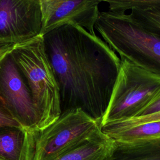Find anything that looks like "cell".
<instances>
[{"mask_svg":"<svg viewBox=\"0 0 160 160\" xmlns=\"http://www.w3.org/2000/svg\"><path fill=\"white\" fill-rule=\"evenodd\" d=\"M44 37L62 112L80 108L101 122L118 75L119 57L96 33L76 24L62 25Z\"/></svg>","mask_w":160,"mask_h":160,"instance_id":"cell-1","label":"cell"},{"mask_svg":"<svg viewBox=\"0 0 160 160\" xmlns=\"http://www.w3.org/2000/svg\"><path fill=\"white\" fill-rule=\"evenodd\" d=\"M95 31L121 59L160 77V34L142 24L129 12L100 11Z\"/></svg>","mask_w":160,"mask_h":160,"instance_id":"cell-2","label":"cell"},{"mask_svg":"<svg viewBox=\"0 0 160 160\" xmlns=\"http://www.w3.org/2000/svg\"><path fill=\"white\" fill-rule=\"evenodd\" d=\"M29 89L38 115L34 130H42L61 114L59 89L50 64L44 37L34 38L14 44L11 52Z\"/></svg>","mask_w":160,"mask_h":160,"instance_id":"cell-3","label":"cell"},{"mask_svg":"<svg viewBox=\"0 0 160 160\" xmlns=\"http://www.w3.org/2000/svg\"><path fill=\"white\" fill-rule=\"evenodd\" d=\"M101 131V122L80 108L69 109L46 128L22 131L19 160H54Z\"/></svg>","mask_w":160,"mask_h":160,"instance_id":"cell-4","label":"cell"},{"mask_svg":"<svg viewBox=\"0 0 160 160\" xmlns=\"http://www.w3.org/2000/svg\"><path fill=\"white\" fill-rule=\"evenodd\" d=\"M160 96V77L121 59L118 75L101 126L137 116Z\"/></svg>","mask_w":160,"mask_h":160,"instance_id":"cell-5","label":"cell"},{"mask_svg":"<svg viewBox=\"0 0 160 160\" xmlns=\"http://www.w3.org/2000/svg\"><path fill=\"white\" fill-rule=\"evenodd\" d=\"M0 99L22 131L35 129L38 115L31 92L11 53L0 61Z\"/></svg>","mask_w":160,"mask_h":160,"instance_id":"cell-6","label":"cell"},{"mask_svg":"<svg viewBox=\"0 0 160 160\" xmlns=\"http://www.w3.org/2000/svg\"><path fill=\"white\" fill-rule=\"evenodd\" d=\"M39 0H0V43L16 44L41 34Z\"/></svg>","mask_w":160,"mask_h":160,"instance_id":"cell-7","label":"cell"},{"mask_svg":"<svg viewBox=\"0 0 160 160\" xmlns=\"http://www.w3.org/2000/svg\"><path fill=\"white\" fill-rule=\"evenodd\" d=\"M42 14L41 34L62 25L73 23L91 33H96L94 26L102 0H39Z\"/></svg>","mask_w":160,"mask_h":160,"instance_id":"cell-8","label":"cell"},{"mask_svg":"<svg viewBox=\"0 0 160 160\" xmlns=\"http://www.w3.org/2000/svg\"><path fill=\"white\" fill-rule=\"evenodd\" d=\"M101 131L115 141L134 143L160 140V121L128 126L109 124L101 126Z\"/></svg>","mask_w":160,"mask_h":160,"instance_id":"cell-9","label":"cell"},{"mask_svg":"<svg viewBox=\"0 0 160 160\" xmlns=\"http://www.w3.org/2000/svg\"><path fill=\"white\" fill-rule=\"evenodd\" d=\"M116 142L101 131L75 149L54 160H109Z\"/></svg>","mask_w":160,"mask_h":160,"instance_id":"cell-10","label":"cell"},{"mask_svg":"<svg viewBox=\"0 0 160 160\" xmlns=\"http://www.w3.org/2000/svg\"><path fill=\"white\" fill-rule=\"evenodd\" d=\"M116 142L109 160H160V140L134 143Z\"/></svg>","mask_w":160,"mask_h":160,"instance_id":"cell-11","label":"cell"},{"mask_svg":"<svg viewBox=\"0 0 160 160\" xmlns=\"http://www.w3.org/2000/svg\"><path fill=\"white\" fill-rule=\"evenodd\" d=\"M23 142L21 129L6 128L0 129V158L4 160H19Z\"/></svg>","mask_w":160,"mask_h":160,"instance_id":"cell-12","label":"cell"},{"mask_svg":"<svg viewBox=\"0 0 160 160\" xmlns=\"http://www.w3.org/2000/svg\"><path fill=\"white\" fill-rule=\"evenodd\" d=\"M129 13L144 26L160 34V6L133 9Z\"/></svg>","mask_w":160,"mask_h":160,"instance_id":"cell-13","label":"cell"},{"mask_svg":"<svg viewBox=\"0 0 160 160\" xmlns=\"http://www.w3.org/2000/svg\"><path fill=\"white\" fill-rule=\"evenodd\" d=\"M108 4L109 11L126 12L133 9H144L160 6V0H102Z\"/></svg>","mask_w":160,"mask_h":160,"instance_id":"cell-14","label":"cell"},{"mask_svg":"<svg viewBox=\"0 0 160 160\" xmlns=\"http://www.w3.org/2000/svg\"><path fill=\"white\" fill-rule=\"evenodd\" d=\"M160 121V111L156 112L148 115L134 117L121 121H119L114 122L116 126H128L139 124L141 123Z\"/></svg>","mask_w":160,"mask_h":160,"instance_id":"cell-15","label":"cell"},{"mask_svg":"<svg viewBox=\"0 0 160 160\" xmlns=\"http://www.w3.org/2000/svg\"><path fill=\"white\" fill-rule=\"evenodd\" d=\"M6 128H18L22 130L20 124L11 115L0 99V129Z\"/></svg>","mask_w":160,"mask_h":160,"instance_id":"cell-16","label":"cell"},{"mask_svg":"<svg viewBox=\"0 0 160 160\" xmlns=\"http://www.w3.org/2000/svg\"><path fill=\"white\" fill-rule=\"evenodd\" d=\"M159 111H160V96L156 98L153 101H152L143 110H142L137 116L148 115Z\"/></svg>","mask_w":160,"mask_h":160,"instance_id":"cell-17","label":"cell"},{"mask_svg":"<svg viewBox=\"0 0 160 160\" xmlns=\"http://www.w3.org/2000/svg\"><path fill=\"white\" fill-rule=\"evenodd\" d=\"M14 46V44H12L0 43V61L11 52Z\"/></svg>","mask_w":160,"mask_h":160,"instance_id":"cell-18","label":"cell"},{"mask_svg":"<svg viewBox=\"0 0 160 160\" xmlns=\"http://www.w3.org/2000/svg\"><path fill=\"white\" fill-rule=\"evenodd\" d=\"M0 160H4V159H3L2 158H0Z\"/></svg>","mask_w":160,"mask_h":160,"instance_id":"cell-19","label":"cell"}]
</instances>
